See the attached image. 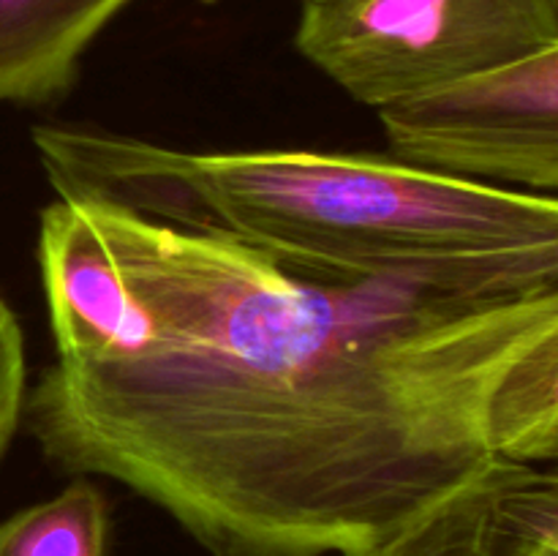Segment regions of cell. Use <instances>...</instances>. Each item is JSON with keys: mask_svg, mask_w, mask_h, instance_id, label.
Here are the masks:
<instances>
[{"mask_svg": "<svg viewBox=\"0 0 558 556\" xmlns=\"http://www.w3.org/2000/svg\"><path fill=\"white\" fill-rule=\"evenodd\" d=\"M387 156L496 189L558 191V47L376 109Z\"/></svg>", "mask_w": 558, "mask_h": 556, "instance_id": "obj_4", "label": "cell"}, {"mask_svg": "<svg viewBox=\"0 0 558 556\" xmlns=\"http://www.w3.org/2000/svg\"><path fill=\"white\" fill-rule=\"evenodd\" d=\"M38 270L58 363H104L147 347L150 316L125 283L85 200L58 196L41 210Z\"/></svg>", "mask_w": 558, "mask_h": 556, "instance_id": "obj_5", "label": "cell"}, {"mask_svg": "<svg viewBox=\"0 0 558 556\" xmlns=\"http://www.w3.org/2000/svg\"><path fill=\"white\" fill-rule=\"evenodd\" d=\"M294 44L379 109L558 47V0H303Z\"/></svg>", "mask_w": 558, "mask_h": 556, "instance_id": "obj_3", "label": "cell"}, {"mask_svg": "<svg viewBox=\"0 0 558 556\" xmlns=\"http://www.w3.org/2000/svg\"><path fill=\"white\" fill-rule=\"evenodd\" d=\"M27 360L16 314L0 294V461L25 418Z\"/></svg>", "mask_w": 558, "mask_h": 556, "instance_id": "obj_9", "label": "cell"}, {"mask_svg": "<svg viewBox=\"0 0 558 556\" xmlns=\"http://www.w3.org/2000/svg\"><path fill=\"white\" fill-rule=\"evenodd\" d=\"M33 147L58 196L232 240L314 276L417 278L480 292L558 289V200L303 147L183 150L47 123Z\"/></svg>", "mask_w": 558, "mask_h": 556, "instance_id": "obj_2", "label": "cell"}, {"mask_svg": "<svg viewBox=\"0 0 558 556\" xmlns=\"http://www.w3.org/2000/svg\"><path fill=\"white\" fill-rule=\"evenodd\" d=\"M202 3H216V0H202Z\"/></svg>", "mask_w": 558, "mask_h": 556, "instance_id": "obj_11", "label": "cell"}, {"mask_svg": "<svg viewBox=\"0 0 558 556\" xmlns=\"http://www.w3.org/2000/svg\"><path fill=\"white\" fill-rule=\"evenodd\" d=\"M131 0H0V107L71 93L90 44Z\"/></svg>", "mask_w": 558, "mask_h": 556, "instance_id": "obj_7", "label": "cell"}, {"mask_svg": "<svg viewBox=\"0 0 558 556\" xmlns=\"http://www.w3.org/2000/svg\"><path fill=\"white\" fill-rule=\"evenodd\" d=\"M85 202L153 336L54 360L22 420L210 556H352L496 458H556L558 289L314 276Z\"/></svg>", "mask_w": 558, "mask_h": 556, "instance_id": "obj_1", "label": "cell"}, {"mask_svg": "<svg viewBox=\"0 0 558 556\" xmlns=\"http://www.w3.org/2000/svg\"><path fill=\"white\" fill-rule=\"evenodd\" d=\"M112 512L98 483L74 474L58 494L0 521V556H109Z\"/></svg>", "mask_w": 558, "mask_h": 556, "instance_id": "obj_8", "label": "cell"}, {"mask_svg": "<svg viewBox=\"0 0 558 556\" xmlns=\"http://www.w3.org/2000/svg\"><path fill=\"white\" fill-rule=\"evenodd\" d=\"M550 537H558L556 474L496 458L352 556H532Z\"/></svg>", "mask_w": 558, "mask_h": 556, "instance_id": "obj_6", "label": "cell"}, {"mask_svg": "<svg viewBox=\"0 0 558 556\" xmlns=\"http://www.w3.org/2000/svg\"><path fill=\"white\" fill-rule=\"evenodd\" d=\"M532 556H558V537L545 540V543L539 545V548H534Z\"/></svg>", "mask_w": 558, "mask_h": 556, "instance_id": "obj_10", "label": "cell"}]
</instances>
